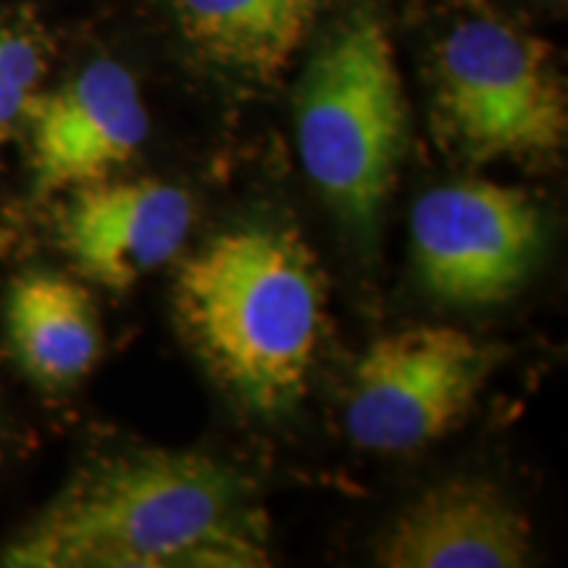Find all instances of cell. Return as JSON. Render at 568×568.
Returning <instances> with one entry per match:
<instances>
[{"instance_id":"cell-4","label":"cell","mask_w":568,"mask_h":568,"mask_svg":"<svg viewBox=\"0 0 568 568\" xmlns=\"http://www.w3.org/2000/svg\"><path fill=\"white\" fill-rule=\"evenodd\" d=\"M439 140L471 163L558 153L568 132L566 88L542 40L497 19H466L437 51Z\"/></svg>"},{"instance_id":"cell-7","label":"cell","mask_w":568,"mask_h":568,"mask_svg":"<svg viewBox=\"0 0 568 568\" xmlns=\"http://www.w3.org/2000/svg\"><path fill=\"white\" fill-rule=\"evenodd\" d=\"M30 166L40 195L109 180L151 132L134 77L116 61H92L55 90L34 92L24 119Z\"/></svg>"},{"instance_id":"cell-2","label":"cell","mask_w":568,"mask_h":568,"mask_svg":"<svg viewBox=\"0 0 568 568\" xmlns=\"http://www.w3.org/2000/svg\"><path fill=\"white\" fill-rule=\"evenodd\" d=\"M184 337L240 406L276 416L308 387L324 324V276L287 226L216 234L174 282Z\"/></svg>"},{"instance_id":"cell-10","label":"cell","mask_w":568,"mask_h":568,"mask_svg":"<svg viewBox=\"0 0 568 568\" xmlns=\"http://www.w3.org/2000/svg\"><path fill=\"white\" fill-rule=\"evenodd\" d=\"M193 51L211 67L272 82L293 63L326 0H169Z\"/></svg>"},{"instance_id":"cell-3","label":"cell","mask_w":568,"mask_h":568,"mask_svg":"<svg viewBox=\"0 0 568 568\" xmlns=\"http://www.w3.org/2000/svg\"><path fill=\"white\" fill-rule=\"evenodd\" d=\"M297 148L339 222L368 237L408 151V101L385 27L358 13L318 48L297 92Z\"/></svg>"},{"instance_id":"cell-11","label":"cell","mask_w":568,"mask_h":568,"mask_svg":"<svg viewBox=\"0 0 568 568\" xmlns=\"http://www.w3.org/2000/svg\"><path fill=\"white\" fill-rule=\"evenodd\" d=\"M6 332L21 368L45 387L80 382L101 353V322L90 293L53 272H30L11 284Z\"/></svg>"},{"instance_id":"cell-12","label":"cell","mask_w":568,"mask_h":568,"mask_svg":"<svg viewBox=\"0 0 568 568\" xmlns=\"http://www.w3.org/2000/svg\"><path fill=\"white\" fill-rule=\"evenodd\" d=\"M42 80V55L32 38L0 19V142L17 130Z\"/></svg>"},{"instance_id":"cell-5","label":"cell","mask_w":568,"mask_h":568,"mask_svg":"<svg viewBox=\"0 0 568 568\" xmlns=\"http://www.w3.org/2000/svg\"><path fill=\"white\" fill-rule=\"evenodd\" d=\"M493 368V345L456 326H410L379 337L355 364L347 435L376 453L437 443L471 414Z\"/></svg>"},{"instance_id":"cell-1","label":"cell","mask_w":568,"mask_h":568,"mask_svg":"<svg viewBox=\"0 0 568 568\" xmlns=\"http://www.w3.org/2000/svg\"><path fill=\"white\" fill-rule=\"evenodd\" d=\"M268 558L251 481L176 450L124 453L77 474L3 552L13 568H261Z\"/></svg>"},{"instance_id":"cell-8","label":"cell","mask_w":568,"mask_h":568,"mask_svg":"<svg viewBox=\"0 0 568 568\" xmlns=\"http://www.w3.org/2000/svg\"><path fill=\"white\" fill-rule=\"evenodd\" d=\"M193 226V203L153 176L103 180L74 190L61 243L74 266L103 287L126 290L180 253Z\"/></svg>"},{"instance_id":"cell-6","label":"cell","mask_w":568,"mask_h":568,"mask_svg":"<svg viewBox=\"0 0 568 568\" xmlns=\"http://www.w3.org/2000/svg\"><path fill=\"white\" fill-rule=\"evenodd\" d=\"M539 205L521 187L468 180L435 187L410 213L418 282L437 301L487 308L514 297L542 251Z\"/></svg>"},{"instance_id":"cell-9","label":"cell","mask_w":568,"mask_h":568,"mask_svg":"<svg viewBox=\"0 0 568 568\" xmlns=\"http://www.w3.org/2000/svg\"><path fill=\"white\" fill-rule=\"evenodd\" d=\"M531 556V524L493 481L445 479L400 510L376 542L387 568H518Z\"/></svg>"}]
</instances>
